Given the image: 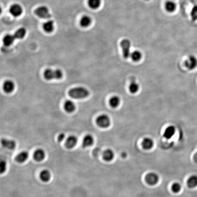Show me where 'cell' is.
Returning a JSON list of instances; mask_svg holds the SVG:
<instances>
[{
  "mask_svg": "<svg viewBox=\"0 0 197 197\" xmlns=\"http://www.w3.org/2000/svg\"><path fill=\"white\" fill-rule=\"evenodd\" d=\"M65 135L64 133H61L58 136V141L59 142H62L65 139Z\"/></svg>",
  "mask_w": 197,
  "mask_h": 197,
  "instance_id": "cell-33",
  "label": "cell"
},
{
  "mask_svg": "<svg viewBox=\"0 0 197 197\" xmlns=\"http://www.w3.org/2000/svg\"><path fill=\"white\" fill-rule=\"evenodd\" d=\"M120 103V98L117 95H114L110 98L109 100V104L113 108H117Z\"/></svg>",
  "mask_w": 197,
  "mask_h": 197,
  "instance_id": "cell-20",
  "label": "cell"
},
{
  "mask_svg": "<svg viewBox=\"0 0 197 197\" xmlns=\"http://www.w3.org/2000/svg\"><path fill=\"white\" fill-rule=\"evenodd\" d=\"M94 142V138L91 135H87L84 136L82 142V146L84 148L91 146Z\"/></svg>",
  "mask_w": 197,
  "mask_h": 197,
  "instance_id": "cell-15",
  "label": "cell"
},
{
  "mask_svg": "<svg viewBox=\"0 0 197 197\" xmlns=\"http://www.w3.org/2000/svg\"><path fill=\"white\" fill-rule=\"evenodd\" d=\"M139 89V84L134 80L131 82L129 86V89L131 94H134L137 93L138 92Z\"/></svg>",
  "mask_w": 197,
  "mask_h": 197,
  "instance_id": "cell-25",
  "label": "cell"
},
{
  "mask_svg": "<svg viewBox=\"0 0 197 197\" xmlns=\"http://www.w3.org/2000/svg\"><path fill=\"white\" fill-rule=\"evenodd\" d=\"M191 17L193 21H196L197 20V5L194 6L192 9L190 13Z\"/></svg>",
  "mask_w": 197,
  "mask_h": 197,
  "instance_id": "cell-31",
  "label": "cell"
},
{
  "mask_svg": "<svg viewBox=\"0 0 197 197\" xmlns=\"http://www.w3.org/2000/svg\"><path fill=\"white\" fill-rule=\"evenodd\" d=\"M145 1H149V0H145Z\"/></svg>",
  "mask_w": 197,
  "mask_h": 197,
  "instance_id": "cell-35",
  "label": "cell"
},
{
  "mask_svg": "<svg viewBox=\"0 0 197 197\" xmlns=\"http://www.w3.org/2000/svg\"><path fill=\"white\" fill-rule=\"evenodd\" d=\"M29 157V152L27 151H22L19 153L15 157L16 161L19 163H24L27 161Z\"/></svg>",
  "mask_w": 197,
  "mask_h": 197,
  "instance_id": "cell-14",
  "label": "cell"
},
{
  "mask_svg": "<svg viewBox=\"0 0 197 197\" xmlns=\"http://www.w3.org/2000/svg\"><path fill=\"white\" fill-rule=\"evenodd\" d=\"M43 28L46 33H52L54 30V23L52 20L47 21L43 25Z\"/></svg>",
  "mask_w": 197,
  "mask_h": 197,
  "instance_id": "cell-21",
  "label": "cell"
},
{
  "mask_svg": "<svg viewBox=\"0 0 197 197\" xmlns=\"http://www.w3.org/2000/svg\"><path fill=\"white\" fill-rule=\"evenodd\" d=\"M194 161L197 163V152L195 154L194 156Z\"/></svg>",
  "mask_w": 197,
  "mask_h": 197,
  "instance_id": "cell-34",
  "label": "cell"
},
{
  "mask_svg": "<svg viewBox=\"0 0 197 197\" xmlns=\"http://www.w3.org/2000/svg\"><path fill=\"white\" fill-rule=\"evenodd\" d=\"M181 189V185L178 183H175L172 185V190L173 192L178 193L179 192Z\"/></svg>",
  "mask_w": 197,
  "mask_h": 197,
  "instance_id": "cell-30",
  "label": "cell"
},
{
  "mask_svg": "<svg viewBox=\"0 0 197 197\" xmlns=\"http://www.w3.org/2000/svg\"><path fill=\"white\" fill-rule=\"evenodd\" d=\"M185 66L189 70H193L197 67V59L193 55L189 56L185 61Z\"/></svg>",
  "mask_w": 197,
  "mask_h": 197,
  "instance_id": "cell-7",
  "label": "cell"
},
{
  "mask_svg": "<svg viewBox=\"0 0 197 197\" xmlns=\"http://www.w3.org/2000/svg\"><path fill=\"white\" fill-rule=\"evenodd\" d=\"M92 20L91 18L88 16H84L82 17L80 20V24L82 27L86 28L91 24Z\"/></svg>",
  "mask_w": 197,
  "mask_h": 197,
  "instance_id": "cell-27",
  "label": "cell"
},
{
  "mask_svg": "<svg viewBox=\"0 0 197 197\" xmlns=\"http://www.w3.org/2000/svg\"><path fill=\"white\" fill-rule=\"evenodd\" d=\"M89 94L88 89L83 87H75L70 89L69 95L71 98L75 99H82L88 97Z\"/></svg>",
  "mask_w": 197,
  "mask_h": 197,
  "instance_id": "cell-1",
  "label": "cell"
},
{
  "mask_svg": "<svg viewBox=\"0 0 197 197\" xmlns=\"http://www.w3.org/2000/svg\"><path fill=\"white\" fill-rule=\"evenodd\" d=\"M44 77L46 80L61 79L63 77V73L60 69H48L44 72Z\"/></svg>",
  "mask_w": 197,
  "mask_h": 197,
  "instance_id": "cell-2",
  "label": "cell"
},
{
  "mask_svg": "<svg viewBox=\"0 0 197 197\" xmlns=\"http://www.w3.org/2000/svg\"><path fill=\"white\" fill-rule=\"evenodd\" d=\"M177 5L173 1H168L165 4V8L169 13H173L176 9Z\"/></svg>",
  "mask_w": 197,
  "mask_h": 197,
  "instance_id": "cell-22",
  "label": "cell"
},
{
  "mask_svg": "<svg viewBox=\"0 0 197 197\" xmlns=\"http://www.w3.org/2000/svg\"><path fill=\"white\" fill-rule=\"evenodd\" d=\"M101 3V0H89L88 5L91 9H96L100 7Z\"/></svg>",
  "mask_w": 197,
  "mask_h": 197,
  "instance_id": "cell-29",
  "label": "cell"
},
{
  "mask_svg": "<svg viewBox=\"0 0 197 197\" xmlns=\"http://www.w3.org/2000/svg\"><path fill=\"white\" fill-rule=\"evenodd\" d=\"M114 152L110 149H107L104 152L103 158L106 162H110L113 159L114 157Z\"/></svg>",
  "mask_w": 197,
  "mask_h": 197,
  "instance_id": "cell-16",
  "label": "cell"
},
{
  "mask_svg": "<svg viewBox=\"0 0 197 197\" xmlns=\"http://www.w3.org/2000/svg\"><path fill=\"white\" fill-rule=\"evenodd\" d=\"M64 109L68 113H72L75 110V105L72 100H68L64 104Z\"/></svg>",
  "mask_w": 197,
  "mask_h": 197,
  "instance_id": "cell-17",
  "label": "cell"
},
{
  "mask_svg": "<svg viewBox=\"0 0 197 197\" xmlns=\"http://www.w3.org/2000/svg\"><path fill=\"white\" fill-rule=\"evenodd\" d=\"M96 122L99 127L106 128L110 125V119L107 114H102L96 119Z\"/></svg>",
  "mask_w": 197,
  "mask_h": 197,
  "instance_id": "cell-3",
  "label": "cell"
},
{
  "mask_svg": "<svg viewBox=\"0 0 197 197\" xmlns=\"http://www.w3.org/2000/svg\"><path fill=\"white\" fill-rule=\"evenodd\" d=\"M26 35V30L25 28H21L15 32L14 36L16 39H22Z\"/></svg>",
  "mask_w": 197,
  "mask_h": 197,
  "instance_id": "cell-28",
  "label": "cell"
},
{
  "mask_svg": "<svg viewBox=\"0 0 197 197\" xmlns=\"http://www.w3.org/2000/svg\"><path fill=\"white\" fill-rule=\"evenodd\" d=\"M176 132V129L173 125H169L165 130L163 136L167 139H169L174 135Z\"/></svg>",
  "mask_w": 197,
  "mask_h": 197,
  "instance_id": "cell-13",
  "label": "cell"
},
{
  "mask_svg": "<svg viewBox=\"0 0 197 197\" xmlns=\"http://www.w3.org/2000/svg\"><path fill=\"white\" fill-rule=\"evenodd\" d=\"M3 89L6 93H11L15 89L14 83L11 80H7L4 83Z\"/></svg>",
  "mask_w": 197,
  "mask_h": 197,
  "instance_id": "cell-11",
  "label": "cell"
},
{
  "mask_svg": "<svg viewBox=\"0 0 197 197\" xmlns=\"http://www.w3.org/2000/svg\"><path fill=\"white\" fill-rule=\"evenodd\" d=\"M142 54L139 50H135L130 54V57L133 61L136 62H139L142 58Z\"/></svg>",
  "mask_w": 197,
  "mask_h": 197,
  "instance_id": "cell-26",
  "label": "cell"
},
{
  "mask_svg": "<svg viewBox=\"0 0 197 197\" xmlns=\"http://www.w3.org/2000/svg\"><path fill=\"white\" fill-rule=\"evenodd\" d=\"M78 142V138L75 136H70L66 139L65 141V147L71 149L74 147Z\"/></svg>",
  "mask_w": 197,
  "mask_h": 197,
  "instance_id": "cell-9",
  "label": "cell"
},
{
  "mask_svg": "<svg viewBox=\"0 0 197 197\" xmlns=\"http://www.w3.org/2000/svg\"><path fill=\"white\" fill-rule=\"evenodd\" d=\"M6 169H7V162L5 161H1L0 162V172L1 173H4Z\"/></svg>",
  "mask_w": 197,
  "mask_h": 197,
  "instance_id": "cell-32",
  "label": "cell"
},
{
  "mask_svg": "<svg viewBox=\"0 0 197 197\" xmlns=\"http://www.w3.org/2000/svg\"><path fill=\"white\" fill-rule=\"evenodd\" d=\"M15 38L14 35H8L5 36L3 39V43L5 46H10L13 45L14 42Z\"/></svg>",
  "mask_w": 197,
  "mask_h": 197,
  "instance_id": "cell-23",
  "label": "cell"
},
{
  "mask_svg": "<svg viewBox=\"0 0 197 197\" xmlns=\"http://www.w3.org/2000/svg\"><path fill=\"white\" fill-rule=\"evenodd\" d=\"M1 143L4 147L8 149L13 150L16 147V142L13 140L3 138L1 141Z\"/></svg>",
  "mask_w": 197,
  "mask_h": 197,
  "instance_id": "cell-10",
  "label": "cell"
},
{
  "mask_svg": "<svg viewBox=\"0 0 197 197\" xmlns=\"http://www.w3.org/2000/svg\"><path fill=\"white\" fill-rule=\"evenodd\" d=\"M35 13L41 19H49L51 17L49 9L45 6H41L38 8L35 11Z\"/></svg>",
  "mask_w": 197,
  "mask_h": 197,
  "instance_id": "cell-5",
  "label": "cell"
},
{
  "mask_svg": "<svg viewBox=\"0 0 197 197\" xmlns=\"http://www.w3.org/2000/svg\"><path fill=\"white\" fill-rule=\"evenodd\" d=\"M40 179L44 182L49 181L51 178V175L50 171L47 169H44L40 173Z\"/></svg>",
  "mask_w": 197,
  "mask_h": 197,
  "instance_id": "cell-19",
  "label": "cell"
},
{
  "mask_svg": "<svg viewBox=\"0 0 197 197\" xmlns=\"http://www.w3.org/2000/svg\"><path fill=\"white\" fill-rule=\"evenodd\" d=\"M154 145V141L152 139L145 137L142 141V146L144 149L150 150L152 148Z\"/></svg>",
  "mask_w": 197,
  "mask_h": 197,
  "instance_id": "cell-18",
  "label": "cell"
},
{
  "mask_svg": "<svg viewBox=\"0 0 197 197\" xmlns=\"http://www.w3.org/2000/svg\"><path fill=\"white\" fill-rule=\"evenodd\" d=\"M23 8L19 4L13 5L10 9V12L11 14L15 17L21 16L23 13Z\"/></svg>",
  "mask_w": 197,
  "mask_h": 197,
  "instance_id": "cell-8",
  "label": "cell"
},
{
  "mask_svg": "<svg viewBox=\"0 0 197 197\" xmlns=\"http://www.w3.org/2000/svg\"><path fill=\"white\" fill-rule=\"evenodd\" d=\"M34 158L36 161H42L45 159V152L43 149L39 148L36 150L34 154Z\"/></svg>",
  "mask_w": 197,
  "mask_h": 197,
  "instance_id": "cell-12",
  "label": "cell"
},
{
  "mask_svg": "<svg viewBox=\"0 0 197 197\" xmlns=\"http://www.w3.org/2000/svg\"><path fill=\"white\" fill-rule=\"evenodd\" d=\"M188 186L191 189L196 187L197 186V175H193L188 179Z\"/></svg>",
  "mask_w": 197,
  "mask_h": 197,
  "instance_id": "cell-24",
  "label": "cell"
},
{
  "mask_svg": "<svg viewBox=\"0 0 197 197\" xmlns=\"http://www.w3.org/2000/svg\"><path fill=\"white\" fill-rule=\"evenodd\" d=\"M120 46L122 50V53L124 58L125 59H128L130 57V49L131 43L128 39H124L120 42Z\"/></svg>",
  "mask_w": 197,
  "mask_h": 197,
  "instance_id": "cell-4",
  "label": "cell"
},
{
  "mask_svg": "<svg viewBox=\"0 0 197 197\" xmlns=\"http://www.w3.org/2000/svg\"><path fill=\"white\" fill-rule=\"evenodd\" d=\"M159 178L157 174L155 173H150L145 177V180L148 184L155 185L158 182Z\"/></svg>",
  "mask_w": 197,
  "mask_h": 197,
  "instance_id": "cell-6",
  "label": "cell"
}]
</instances>
